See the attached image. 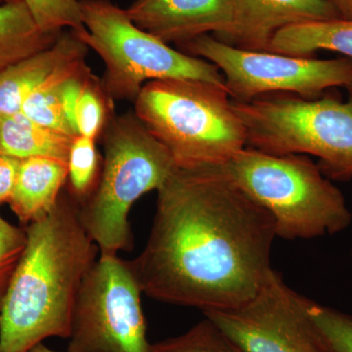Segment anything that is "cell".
Segmentation results:
<instances>
[{
  "label": "cell",
  "instance_id": "obj_13",
  "mask_svg": "<svg viewBox=\"0 0 352 352\" xmlns=\"http://www.w3.org/2000/svg\"><path fill=\"white\" fill-rule=\"evenodd\" d=\"M88 47L74 32H62L50 47L11 65L0 73V116L22 111L23 104L62 65L87 57Z\"/></svg>",
  "mask_w": 352,
  "mask_h": 352
},
{
  "label": "cell",
  "instance_id": "obj_18",
  "mask_svg": "<svg viewBox=\"0 0 352 352\" xmlns=\"http://www.w3.org/2000/svg\"><path fill=\"white\" fill-rule=\"evenodd\" d=\"M85 57L72 60L62 65L31 95L25 99L21 113L36 124L63 132L71 136H78L67 122L63 108H62L61 90L64 82L82 68L85 63Z\"/></svg>",
  "mask_w": 352,
  "mask_h": 352
},
{
  "label": "cell",
  "instance_id": "obj_2",
  "mask_svg": "<svg viewBox=\"0 0 352 352\" xmlns=\"http://www.w3.org/2000/svg\"><path fill=\"white\" fill-rule=\"evenodd\" d=\"M25 229L27 245L0 312V352L69 339L83 280L98 259L69 194L62 192L50 214Z\"/></svg>",
  "mask_w": 352,
  "mask_h": 352
},
{
  "label": "cell",
  "instance_id": "obj_5",
  "mask_svg": "<svg viewBox=\"0 0 352 352\" xmlns=\"http://www.w3.org/2000/svg\"><path fill=\"white\" fill-rule=\"evenodd\" d=\"M104 134V160L94 191L78 205L83 228L102 256L133 249L129 214L135 201L177 168L162 143L134 113L112 117Z\"/></svg>",
  "mask_w": 352,
  "mask_h": 352
},
{
  "label": "cell",
  "instance_id": "obj_9",
  "mask_svg": "<svg viewBox=\"0 0 352 352\" xmlns=\"http://www.w3.org/2000/svg\"><path fill=\"white\" fill-rule=\"evenodd\" d=\"M142 294L129 261L100 254L76 298L68 352H150Z\"/></svg>",
  "mask_w": 352,
  "mask_h": 352
},
{
  "label": "cell",
  "instance_id": "obj_7",
  "mask_svg": "<svg viewBox=\"0 0 352 352\" xmlns=\"http://www.w3.org/2000/svg\"><path fill=\"white\" fill-rule=\"evenodd\" d=\"M247 146L267 154L316 157L332 182L352 179V100L277 95L232 100Z\"/></svg>",
  "mask_w": 352,
  "mask_h": 352
},
{
  "label": "cell",
  "instance_id": "obj_19",
  "mask_svg": "<svg viewBox=\"0 0 352 352\" xmlns=\"http://www.w3.org/2000/svg\"><path fill=\"white\" fill-rule=\"evenodd\" d=\"M95 139L78 135L74 139L68 160V194L82 205L94 191L101 168Z\"/></svg>",
  "mask_w": 352,
  "mask_h": 352
},
{
  "label": "cell",
  "instance_id": "obj_31",
  "mask_svg": "<svg viewBox=\"0 0 352 352\" xmlns=\"http://www.w3.org/2000/svg\"><path fill=\"white\" fill-rule=\"evenodd\" d=\"M0 118H1V117H0Z\"/></svg>",
  "mask_w": 352,
  "mask_h": 352
},
{
  "label": "cell",
  "instance_id": "obj_25",
  "mask_svg": "<svg viewBox=\"0 0 352 352\" xmlns=\"http://www.w3.org/2000/svg\"><path fill=\"white\" fill-rule=\"evenodd\" d=\"M20 160L0 154V206L10 200Z\"/></svg>",
  "mask_w": 352,
  "mask_h": 352
},
{
  "label": "cell",
  "instance_id": "obj_17",
  "mask_svg": "<svg viewBox=\"0 0 352 352\" xmlns=\"http://www.w3.org/2000/svg\"><path fill=\"white\" fill-rule=\"evenodd\" d=\"M61 34L41 31L22 0L0 4V73L50 47Z\"/></svg>",
  "mask_w": 352,
  "mask_h": 352
},
{
  "label": "cell",
  "instance_id": "obj_26",
  "mask_svg": "<svg viewBox=\"0 0 352 352\" xmlns=\"http://www.w3.org/2000/svg\"><path fill=\"white\" fill-rule=\"evenodd\" d=\"M342 19L352 20V0H327Z\"/></svg>",
  "mask_w": 352,
  "mask_h": 352
},
{
  "label": "cell",
  "instance_id": "obj_30",
  "mask_svg": "<svg viewBox=\"0 0 352 352\" xmlns=\"http://www.w3.org/2000/svg\"><path fill=\"white\" fill-rule=\"evenodd\" d=\"M351 259H352V250H351Z\"/></svg>",
  "mask_w": 352,
  "mask_h": 352
},
{
  "label": "cell",
  "instance_id": "obj_11",
  "mask_svg": "<svg viewBox=\"0 0 352 352\" xmlns=\"http://www.w3.org/2000/svg\"><path fill=\"white\" fill-rule=\"evenodd\" d=\"M132 22L164 43H182L234 24L233 0H136L126 9Z\"/></svg>",
  "mask_w": 352,
  "mask_h": 352
},
{
  "label": "cell",
  "instance_id": "obj_20",
  "mask_svg": "<svg viewBox=\"0 0 352 352\" xmlns=\"http://www.w3.org/2000/svg\"><path fill=\"white\" fill-rule=\"evenodd\" d=\"M150 352H243L210 318L187 332L151 344Z\"/></svg>",
  "mask_w": 352,
  "mask_h": 352
},
{
  "label": "cell",
  "instance_id": "obj_10",
  "mask_svg": "<svg viewBox=\"0 0 352 352\" xmlns=\"http://www.w3.org/2000/svg\"><path fill=\"white\" fill-rule=\"evenodd\" d=\"M308 302L274 270L250 302L204 315L243 352H333L308 314Z\"/></svg>",
  "mask_w": 352,
  "mask_h": 352
},
{
  "label": "cell",
  "instance_id": "obj_14",
  "mask_svg": "<svg viewBox=\"0 0 352 352\" xmlns=\"http://www.w3.org/2000/svg\"><path fill=\"white\" fill-rule=\"evenodd\" d=\"M68 180V164L48 157L20 160L8 204L25 226L50 214Z\"/></svg>",
  "mask_w": 352,
  "mask_h": 352
},
{
  "label": "cell",
  "instance_id": "obj_8",
  "mask_svg": "<svg viewBox=\"0 0 352 352\" xmlns=\"http://www.w3.org/2000/svg\"><path fill=\"white\" fill-rule=\"evenodd\" d=\"M182 52L214 64L232 100L245 102L271 92L316 99L332 87L352 83V60H320L242 50L208 34L179 43Z\"/></svg>",
  "mask_w": 352,
  "mask_h": 352
},
{
  "label": "cell",
  "instance_id": "obj_16",
  "mask_svg": "<svg viewBox=\"0 0 352 352\" xmlns=\"http://www.w3.org/2000/svg\"><path fill=\"white\" fill-rule=\"evenodd\" d=\"M319 50L352 60V20L335 18L289 25L273 36L267 47V52L296 57H310Z\"/></svg>",
  "mask_w": 352,
  "mask_h": 352
},
{
  "label": "cell",
  "instance_id": "obj_3",
  "mask_svg": "<svg viewBox=\"0 0 352 352\" xmlns=\"http://www.w3.org/2000/svg\"><path fill=\"white\" fill-rule=\"evenodd\" d=\"M226 87L191 78L146 83L134 115L183 170L223 166L247 146Z\"/></svg>",
  "mask_w": 352,
  "mask_h": 352
},
{
  "label": "cell",
  "instance_id": "obj_4",
  "mask_svg": "<svg viewBox=\"0 0 352 352\" xmlns=\"http://www.w3.org/2000/svg\"><path fill=\"white\" fill-rule=\"evenodd\" d=\"M221 166L274 220L277 237L314 239L351 226L346 198L305 155L267 154L245 146Z\"/></svg>",
  "mask_w": 352,
  "mask_h": 352
},
{
  "label": "cell",
  "instance_id": "obj_22",
  "mask_svg": "<svg viewBox=\"0 0 352 352\" xmlns=\"http://www.w3.org/2000/svg\"><path fill=\"white\" fill-rule=\"evenodd\" d=\"M41 31L76 32L85 28L80 0H22Z\"/></svg>",
  "mask_w": 352,
  "mask_h": 352
},
{
  "label": "cell",
  "instance_id": "obj_29",
  "mask_svg": "<svg viewBox=\"0 0 352 352\" xmlns=\"http://www.w3.org/2000/svg\"><path fill=\"white\" fill-rule=\"evenodd\" d=\"M12 1V0H0V4L6 3V2H10Z\"/></svg>",
  "mask_w": 352,
  "mask_h": 352
},
{
  "label": "cell",
  "instance_id": "obj_24",
  "mask_svg": "<svg viewBox=\"0 0 352 352\" xmlns=\"http://www.w3.org/2000/svg\"><path fill=\"white\" fill-rule=\"evenodd\" d=\"M25 245V229L13 226L0 215V312Z\"/></svg>",
  "mask_w": 352,
  "mask_h": 352
},
{
  "label": "cell",
  "instance_id": "obj_27",
  "mask_svg": "<svg viewBox=\"0 0 352 352\" xmlns=\"http://www.w3.org/2000/svg\"><path fill=\"white\" fill-rule=\"evenodd\" d=\"M28 352H58L55 351H52V349H48L47 346H44L43 342L41 344H36L34 347H32Z\"/></svg>",
  "mask_w": 352,
  "mask_h": 352
},
{
  "label": "cell",
  "instance_id": "obj_21",
  "mask_svg": "<svg viewBox=\"0 0 352 352\" xmlns=\"http://www.w3.org/2000/svg\"><path fill=\"white\" fill-rule=\"evenodd\" d=\"M112 100L102 87L101 80L90 74L76 108V129L78 135L96 140L103 134L111 116Z\"/></svg>",
  "mask_w": 352,
  "mask_h": 352
},
{
  "label": "cell",
  "instance_id": "obj_23",
  "mask_svg": "<svg viewBox=\"0 0 352 352\" xmlns=\"http://www.w3.org/2000/svg\"><path fill=\"white\" fill-rule=\"evenodd\" d=\"M308 314L333 352H352V315L311 300Z\"/></svg>",
  "mask_w": 352,
  "mask_h": 352
},
{
  "label": "cell",
  "instance_id": "obj_6",
  "mask_svg": "<svg viewBox=\"0 0 352 352\" xmlns=\"http://www.w3.org/2000/svg\"><path fill=\"white\" fill-rule=\"evenodd\" d=\"M83 28L74 32L105 64L102 87L112 101L135 102L152 80L191 78L226 87L214 64L173 50L132 22L111 0H80ZM73 32V31H72Z\"/></svg>",
  "mask_w": 352,
  "mask_h": 352
},
{
  "label": "cell",
  "instance_id": "obj_28",
  "mask_svg": "<svg viewBox=\"0 0 352 352\" xmlns=\"http://www.w3.org/2000/svg\"><path fill=\"white\" fill-rule=\"evenodd\" d=\"M347 91H349V99L352 100V83L351 85H349V87H346Z\"/></svg>",
  "mask_w": 352,
  "mask_h": 352
},
{
  "label": "cell",
  "instance_id": "obj_12",
  "mask_svg": "<svg viewBox=\"0 0 352 352\" xmlns=\"http://www.w3.org/2000/svg\"><path fill=\"white\" fill-rule=\"evenodd\" d=\"M234 24L220 41L252 51H267L277 32L289 25L339 18L327 0H233Z\"/></svg>",
  "mask_w": 352,
  "mask_h": 352
},
{
  "label": "cell",
  "instance_id": "obj_15",
  "mask_svg": "<svg viewBox=\"0 0 352 352\" xmlns=\"http://www.w3.org/2000/svg\"><path fill=\"white\" fill-rule=\"evenodd\" d=\"M76 138L36 124L21 112L0 118V154L15 159L48 157L68 164Z\"/></svg>",
  "mask_w": 352,
  "mask_h": 352
},
{
  "label": "cell",
  "instance_id": "obj_1",
  "mask_svg": "<svg viewBox=\"0 0 352 352\" xmlns=\"http://www.w3.org/2000/svg\"><path fill=\"white\" fill-rule=\"evenodd\" d=\"M274 220L221 166L176 168L157 190L144 249L129 261L144 295L203 314L245 305L272 274Z\"/></svg>",
  "mask_w": 352,
  "mask_h": 352
}]
</instances>
